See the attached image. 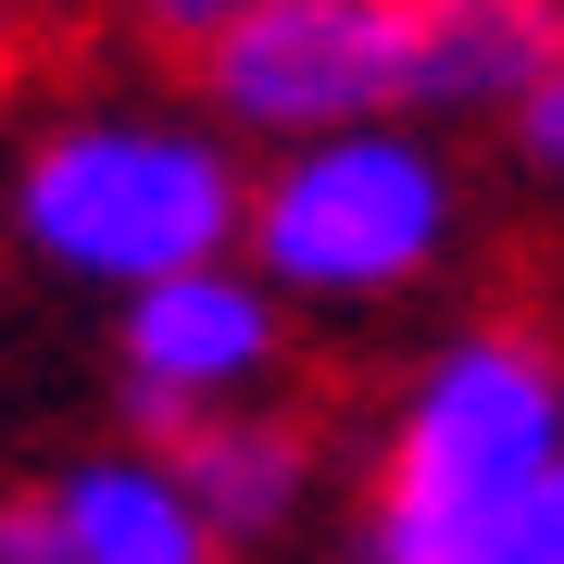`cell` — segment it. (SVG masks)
<instances>
[{
    "instance_id": "6da1fadb",
    "label": "cell",
    "mask_w": 564,
    "mask_h": 564,
    "mask_svg": "<svg viewBox=\"0 0 564 564\" xmlns=\"http://www.w3.org/2000/svg\"><path fill=\"white\" fill-rule=\"evenodd\" d=\"M13 226L39 263H63L88 289H151V276H188V263H226V239H251V188L202 126L88 113L25 151Z\"/></svg>"
},
{
    "instance_id": "7a4b0ae2",
    "label": "cell",
    "mask_w": 564,
    "mask_h": 564,
    "mask_svg": "<svg viewBox=\"0 0 564 564\" xmlns=\"http://www.w3.org/2000/svg\"><path fill=\"white\" fill-rule=\"evenodd\" d=\"M552 452H564V377H552V351L514 339V326L452 339L402 389V414H389V452H377V489H364L351 564H440L464 527H477L489 502H514Z\"/></svg>"
},
{
    "instance_id": "3957f363",
    "label": "cell",
    "mask_w": 564,
    "mask_h": 564,
    "mask_svg": "<svg viewBox=\"0 0 564 564\" xmlns=\"http://www.w3.org/2000/svg\"><path fill=\"white\" fill-rule=\"evenodd\" d=\"M452 239V163L402 126H326L289 139V163L251 188V263L302 302H377L426 276Z\"/></svg>"
},
{
    "instance_id": "277c9868",
    "label": "cell",
    "mask_w": 564,
    "mask_h": 564,
    "mask_svg": "<svg viewBox=\"0 0 564 564\" xmlns=\"http://www.w3.org/2000/svg\"><path fill=\"white\" fill-rule=\"evenodd\" d=\"M414 0H263L202 51V88L226 126L263 139H326L414 101Z\"/></svg>"
},
{
    "instance_id": "5b68a950",
    "label": "cell",
    "mask_w": 564,
    "mask_h": 564,
    "mask_svg": "<svg viewBox=\"0 0 564 564\" xmlns=\"http://www.w3.org/2000/svg\"><path fill=\"white\" fill-rule=\"evenodd\" d=\"M263 377H276V276L263 263H188V276L126 289V402L151 440L239 414Z\"/></svg>"
},
{
    "instance_id": "8992f818",
    "label": "cell",
    "mask_w": 564,
    "mask_h": 564,
    "mask_svg": "<svg viewBox=\"0 0 564 564\" xmlns=\"http://www.w3.org/2000/svg\"><path fill=\"white\" fill-rule=\"evenodd\" d=\"M0 564H226L176 452H88L51 489L0 502Z\"/></svg>"
},
{
    "instance_id": "52a82bcc",
    "label": "cell",
    "mask_w": 564,
    "mask_h": 564,
    "mask_svg": "<svg viewBox=\"0 0 564 564\" xmlns=\"http://www.w3.org/2000/svg\"><path fill=\"white\" fill-rule=\"evenodd\" d=\"M414 101L426 113H514L564 63L552 0H414Z\"/></svg>"
},
{
    "instance_id": "ba28073f",
    "label": "cell",
    "mask_w": 564,
    "mask_h": 564,
    "mask_svg": "<svg viewBox=\"0 0 564 564\" xmlns=\"http://www.w3.org/2000/svg\"><path fill=\"white\" fill-rule=\"evenodd\" d=\"M176 464H188V489H202V514L226 527V552H263V540H289L302 527V502H314V440L302 426H276V414H202L176 440Z\"/></svg>"
},
{
    "instance_id": "9c48e42d",
    "label": "cell",
    "mask_w": 564,
    "mask_h": 564,
    "mask_svg": "<svg viewBox=\"0 0 564 564\" xmlns=\"http://www.w3.org/2000/svg\"><path fill=\"white\" fill-rule=\"evenodd\" d=\"M440 564H564V452L514 489V502H489V514L464 527Z\"/></svg>"
},
{
    "instance_id": "30bf717a",
    "label": "cell",
    "mask_w": 564,
    "mask_h": 564,
    "mask_svg": "<svg viewBox=\"0 0 564 564\" xmlns=\"http://www.w3.org/2000/svg\"><path fill=\"white\" fill-rule=\"evenodd\" d=\"M239 13H263V0H139V25H151V39H176V51H214Z\"/></svg>"
},
{
    "instance_id": "8fae6325",
    "label": "cell",
    "mask_w": 564,
    "mask_h": 564,
    "mask_svg": "<svg viewBox=\"0 0 564 564\" xmlns=\"http://www.w3.org/2000/svg\"><path fill=\"white\" fill-rule=\"evenodd\" d=\"M514 139H527V163H540V176H564V63L514 101Z\"/></svg>"
}]
</instances>
